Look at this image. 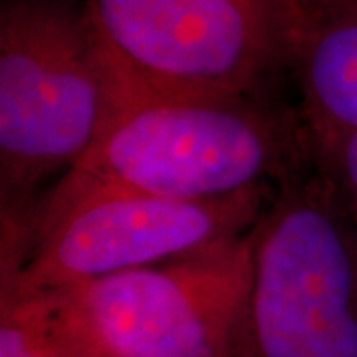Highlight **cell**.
Returning <instances> with one entry per match:
<instances>
[{
	"label": "cell",
	"instance_id": "cell-9",
	"mask_svg": "<svg viewBox=\"0 0 357 357\" xmlns=\"http://www.w3.org/2000/svg\"><path fill=\"white\" fill-rule=\"evenodd\" d=\"M314 157L344 189L345 199L349 204V213H351L357 250V135L335 145L332 149L314 153Z\"/></svg>",
	"mask_w": 357,
	"mask_h": 357
},
{
	"label": "cell",
	"instance_id": "cell-10",
	"mask_svg": "<svg viewBox=\"0 0 357 357\" xmlns=\"http://www.w3.org/2000/svg\"><path fill=\"white\" fill-rule=\"evenodd\" d=\"M296 2H298V0H296Z\"/></svg>",
	"mask_w": 357,
	"mask_h": 357
},
{
	"label": "cell",
	"instance_id": "cell-7",
	"mask_svg": "<svg viewBox=\"0 0 357 357\" xmlns=\"http://www.w3.org/2000/svg\"><path fill=\"white\" fill-rule=\"evenodd\" d=\"M290 70L312 151L357 135V0H298Z\"/></svg>",
	"mask_w": 357,
	"mask_h": 357
},
{
	"label": "cell",
	"instance_id": "cell-1",
	"mask_svg": "<svg viewBox=\"0 0 357 357\" xmlns=\"http://www.w3.org/2000/svg\"><path fill=\"white\" fill-rule=\"evenodd\" d=\"M314 159L300 114L264 96H151L114 88L100 137L64 177L177 201L278 187Z\"/></svg>",
	"mask_w": 357,
	"mask_h": 357
},
{
	"label": "cell",
	"instance_id": "cell-5",
	"mask_svg": "<svg viewBox=\"0 0 357 357\" xmlns=\"http://www.w3.org/2000/svg\"><path fill=\"white\" fill-rule=\"evenodd\" d=\"M276 187L177 201L62 177L40 199L32 241L14 276L28 286H76L189 255L252 230Z\"/></svg>",
	"mask_w": 357,
	"mask_h": 357
},
{
	"label": "cell",
	"instance_id": "cell-6",
	"mask_svg": "<svg viewBox=\"0 0 357 357\" xmlns=\"http://www.w3.org/2000/svg\"><path fill=\"white\" fill-rule=\"evenodd\" d=\"M252 282V232L72 286L107 357H230Z\"/></svg>",
	"mask_w": 357,
	"mask_h": 357
},
{
	"label": "cell",
	"instance_id": "cell-8",
	"mask_svg": "<svg viewBox=\"0 0 357 357\" xmlns=\"http://www.w3.org/2000/svg\"><path fill=\"white\" fill-rule=\"evenodd\" d=\"M0 286V357H107L72 286Z\"/></svg>",
	"mask_w": 357,
	"mask_h": 357
},
{
	"label": "cell",
	"instance_id": "cell-3",
	"mask_svg": "<svg viewBox=\"0 0 357 357\" xmlns=\"http://www.w3.org/2000/svg\"><path fill=\"white\" fill-rule=\"evenodd\" d=\"M250 232L252 282L230 357H357V250L340 183L314 157Z\"/></svg>",
	"mask_w": 357,
	"mask_h": 357
},
{
	"label": "cell",
	"instance_id": "cell-2",
	"mask_svg": "<svg viewBox=\"0 0 357 357\" xmlns=\"http://www.w3.org/2000/svg\"><path fill=\"white\" fill-rule=\"evenodd\" d=\"M114 79L84 2L4 0L0 10L2 215L38 211L36 191L64 177L100 137Z\"/></svg>",
	"mask_w": 357,
	"mask_h": 357
},
{
	"label": "cell",
	"instance_id": "cell-4",
	"mask_svg": "<svg viewBox=\"0 0 357 357\" xmlns=\"http://www.w3.org/2000/svg\"><path fill=\"white\" fill-rule=\"evenodd\" d=\"M114 88L262 96L290 66L296 0H82Z\"/></svg>",
	"mask_w": 357,
	"mask_h": 357
}]
</instances>
